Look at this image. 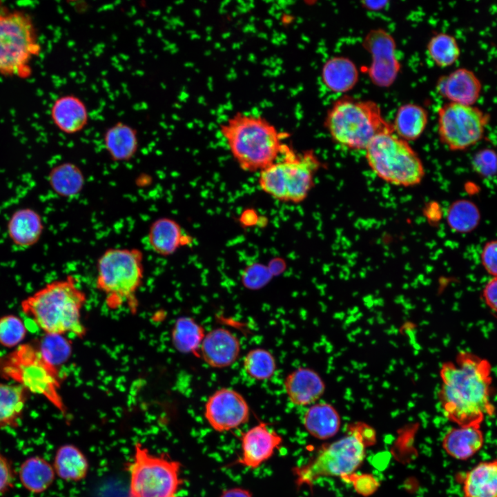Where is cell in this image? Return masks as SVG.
<instances>
[{
    "mask_svg": "<svg viewBox=\"0 0 497 497\" xmlns=\"http://www.w3.org/2000/svg\"><path fill=\"white\" fill-rule=\"evenodd\" d=\"M220 130L233 157L244 171L262 170L289 148L284 142V133L255 114L237 112L222 122Z\"/></svg>",
    "mask_w": 497,
    "mask_h": 497,
    "instance_id": "3",
    "label": "cell"
},
{
    "mask_svg": "<svg viewBox=\"0 0 497 497\" xmlns=\"http://www.w3.org/2000/svg\"><path fill=\"white\" fill-rule=\"evenodd\" d=\"M491 365L485 358L467 351L440 370L438 399L446 418L460 427H478L494 413L491 402Z\"/></svg>",
    "mask_w": 497,
    "mask_h": 497,
    "instance_id": "1",
    "label": "cell"
},
{
    "mask_svg": "<svg viewBox=\"0 0 497 497\" xmlns=\"http://www.w3.org/2000/svg\"><path fill=\"white\" fill-rule=\"evenodd\" d=\"M322 79L330 90L345 92L351 90L358 81V70L355 64L345 57H333L322 68Z\"/></svg>",
    "mask_w": 497,
    "mask_h": 497,
    "instance_id": "26",
    "label": "cell"
},
{
    "mask_svg": "<svg viewBox=\"0 0 497 497\" xmlns=\"http://www.w3.org/2000/svg\"><path fill=\"white\" fill-rule=\"evenodd\" d=\"M147 239L153 252L166 257L173 255L179 248L186 244L189 237L175 220L161 217L150 224Z\"/></svg>",
    "mask_w": 497,
    "mask_h": 497,
    "instance_id": "21",
    "label": "cell"
},
{
    "mask_svg": "<svg viewBox=\"0 0 497 497\" xmlns=\"http://www.w3.org/2000/svg\"><path fill=\"white\" fill-rule=\"evenodd\" d=\"M28 330L23 320L14 314L0 317V344L14 349L21 344Z\"/></svg>",
    "mask_w": 497,
    "mask_h": 497,
    "instance_id": "36",
    "label": "cell"
},
{
    "mask_svg": "<svg viewBox=\"0 0 497 497\" xmlns=\"http://www.w3.org/2000/svg\"><path fill=\"white\" fill-rule=\"evenodd\" d=\"M325 126L335 143L357 150H365L377 135L393 132L379 105L350 97H342L332 105L326 116Z\"/></svg>",
    "mask_w": 497,
    "mask_h": 497,
    "instance_id": "7",
    "label": "cell"
},
{
    "mask_svg": "<svg viewBox=\"0 0 497 497\" xmlns=\"http://www.w3.org/2000/svg\"><path fill=\"white\" fill-rule=\"evenodd\" d=\"M48 182L56 194L64 197H71L82 190L84 177L77 165L64 162L51 169L48 175Z\"/></svg>",
    "mask_w": 497,
    "mask_h": 497,
    "instance_id": "32",
    "label": "cell"
},
{
    "mask_svg": "<svg viewBox=\"0 0 497 497\" xmlns=\"http://www.w3.org/2000/svg\"><path fill=\"white\" fill-rule=\"evenodd\" d=\"M172 497H179V496H176V495H175V496H172Z\"/></svg>",
    "mask_w": 497,
    "mask_h": 497,
    "instance_id": "45",
    "label": "cell"
},
{
    "mask_svg": "<svg viewBox=\"0 0 497 497\" xmlns=\"http://www.w3.org/2000/svg\"><path fill=\"white\" fill-rule=\"evenodd\" d=\"M363 46L371 55L372 61L367 70L370 79L378 86L389 87L400 68L393 38L382 29L372 30L366 35Z\"/></svg>",
    "mask_w": 497,
    "mask_h": 497,
    "instance_id": "14",
    "label": "cell"
},
{
    "mask_svg": "<svg viewBox=\"0 0 497 497\" xmlns=\"http://www.w3.org/2000/svg\"><path fill=\"white\" fill-rule=\"evenodd\" d=\"M206 335L205 329L193 318H177L171 329V343L179 353L199 358V349Z\"/></svg>",
    "mask_w": 497,
    "mask_h": 497,
    "instance_id": "31",
    "label": "cell"
},
{
    "mask_svg": "<svg viewBox=\"0 0 497 497\" xmlns=\"http://www.w3.org/2000/svg\"><path fill=\"white\" fill-rule=\"evenodd\" d=\"M64 336L46 335L38 346L46 358L55 366L65 361L70 353V342Z\"/></svg>",
    "mask_w": 497,
    "mask_h": 497,
    "instance_id": "37",
    "label": "cell"
},
{
    "mask_svg": "<svg viewBox=\"0 0 497 497\" xmlns=\"http://www.w3.org/2000/svg\"><path fill=\"white\" fill-rule=\"evenodd\" d=\"M103 144L110 159L115 162L131 159L139 149L137 129L130 124L119 121L108 127L103 135Z\"/></svg>",
    "mask_w": 497,
    "mask_h": 497,
    "instance_id": "22",
    "label": "cell"
},
{
    "mask_svg": "<svg viewBox=\"0 0 497 497\" xmlns=\"http://www.w3.org/2000/svg\"><path fill=\"white\" fill-rule=\"evenodd\" d=\"M41 48L30 17L19 10L0 12V74L27 78Z\"/></svg>",
    "mask_w": 497,
    "mask_h": 497,
    "instance_id": "10",
    "label": "cell"
},
{
    "mask_svg": "<svg viewBox=\"0 0 497 497\" xmlns=\"http://www.w3.org/2000/svg\"><path fill=\"white\" fill-rule=\"evenodd\" d=\"M344 480L351 483L355 491L363 496L373 494L380 485L374 476L367 474L353 473Z\"/></svg>",
    "mask_w": 497,
    "mask_h": 497,
    "instance_id": "39",
    "label": "cell"
},
{
    "mask_svg": "<svg viewBox=\"0 0 497 497\" xmlns=\"http://www.w3.org/2000/svg\"><path fill=\"white\" fill-rule=\"evenodd\" d=\"M365 152L368 166L386 183L411 187L420 184L425 177V167L417 153L393 131L377 135Z\"/></svg>",
    "mask_w": 497,
    "mask_h": 497,
    "instance_id": "8",
    "label": "cell"
},
{
    "mask_svg": "<svg viewBox=\"0 0 497 497\" xmlns=\"http://www.w3.org/2000/svg\"><path fill=\"white\" fill-rule=\"evenodd\" d=\"M436 90L449 102L474 106L481 95L483 85L472 70L459 68L441 76L436 82Z\"/></svg>",
    "mask_w": 497,
    "mask_h": 497,
    "instance_id": "16",
    "label": "cell"
},
{
    "mask_svg": "<svg viewBox=\"0 0 497 497\" xmlns=\"http://www.w3.org/2000/svg\"><path fill=\"white\" fill-rule=\"evenodd\" d=\"M282 442L281 435L260 422L242 433V454L235 464L256 469L273 456Z\"/></svg>",
    "mask_w": 497,
    "mask_h": 497,
    "instance_id": "15",
    "label": "cell"
},
{
    "mask_svg": "<svg viewBox=\"0 0 497 497\" xmlns=\"http://www.w3.org/2000/svg\"><path fill=\"white\" fill-rule=\"evenodd\" d=\"M483 296L487 305L497 312V276L487 282L483 289Z\"/></svg>",
    "mask_w": 497,
    "mask_h": 497,
    "instance_id": "42",
    "label": "cell"
},
{
    "mask_svg": "<svg viewBox=\"0 0 497 497\" xmlns=\"http://www.w3.org/2000/svg\"><path fill=\"white\" fill-rule=\"evenodd\" d=\"M471 164L480 175L493 176L497 173V153L491 148H483L474 154Z\"/></svg>",
    "mask_w": 497,
    "mask_h": 497,
    "instance_id": "38",
    "label": "cell"
},
{
    "mask_svg": "<svg viewBox=\"0 0 497 497\" xmlns=\"http://www.w3.org/2000/svg\"><path fill=\"white\" fill-rule=\"evenodd\" d=\"M53 468L56 475L68 482H79L88 474L89 464L84 454L76 446L66 444L55 453Z\"/></svg>",
    "mask_w": 497,
    "mask_h": 497,
    "instance_id": "27",
    "label": "cell"
},
{
    "mask_svg": "<svg viewBox=\"0 0 497 497\" xmlns=\"http://www.w3.org/2000/svg\"><path fill=\"white\" fill-rule=\"evenodd\" d=\"M44 224L40 214L30 208L16 210L7 223V232L11 242L17 247L28 248L38 242Z\"/></svg>",
    "mask_w": 497,
    "mask_h": 497,
    "instance_id": "20",
    "label": "cell"
},
{
    "mask_svg": "<svg viewBox=\"0 0 497 497\" xmlns=\"http://www.w3.org/2000/svg\"><path fill=\"white\" fill-rule=\"evenodd\" d=\"M243 367L246 373L251 378L264 381L270 379L276 371V362L273 355L268 350L255 348L244 356Z\"/></svg>",
    "mask_w": 497,
    "mask_h": 497,
    "instance_id": "35",
    "label": "cell"
},
{
    "mask_svg": "<svg viewBox=\"0 0 497 497\" xmlns=\"http://www.w3.org/2000/svg\"><path fill=\"white\" fill-rule=\"evenodd\" d=\"M129 465L127 497H172L183 483L181 463L166 455L152 454L137 442Z\"/></svg>",
    "mask_w": 497,
    "mask_h": 497,
    "instance_id": "11",
    "label": "cell"
},
{
    "mask_svg": "<svg viewBox=\"0 0 497 497\" xmlns=\"http://www.w3.org/2000/svg\"><path fill=\"white\" fill-rule=\"evenodd\" d=\"M284 389L289 400L296 406L311 405L325 391V384L314 370L300 367L289 373L284 380Z\"/></svg>",
    "mask_w": 497,
    "mask_h": 497,
    "instance_id": "19",
    "label": "cell"
},
{
    "mask_svg": "<svg viewBox=\"0 0 497 497\" xmlns=\"http://www.w3.org/2000/svg\"><path fill=\"white\" fill-rule=\"evenodd\" d=\"M427 49L431 59L440 68L454 64L460 55V48L456 39L446 32H438L432 36Z\"/></svg>",
    "mask_w": 497,
    "mask_h": 497,
    "instance_id": "34",
    "label": "cell"
},
{
    "mask_svg": "<svg viewBox=\"0 0 497 497\" xmlns=\"http://www.w3.org/2000/svg\"><path fill=\"white\" fill-rule=\"evenodd\" d=\"M240 342L235 334L224 328L206 333L199 349V358L210 367L225 368L232 365L240 353Z\"/></svg>",
    "mask_w": 497,
    "mask_h": 497,
    "instance_id": "17",
    "label": "cell"
},
{
    "mask_svg": "<svg viewBox=\"0 0 497 497\" xmlns=\"http://www.w3.org/2000/svg\"><path fill=\"white\" fill-rule=\"evenodd\" d=\"M428 123L427 111L421 106L406 104L400 106L392 124L394 133L408 142L418 139Z\"/></svg>",
    "mask_w": 497,
    "mask_h": 497,
    "instance_id": "30",
    "label": "cell"
},
{
    "mask_svg": "<svg viewBox=\"0 0 497 497\" xmlns=\"http://www.w3.org/2000/svg\"><path fill=\"white\" fill-rule=\"evenodd\" d=\"M14 473L10 460L0 453V495L12 487Z\"/></svg>",
    "mask_w": 497,
    "mask_h": 497,
    "instance_id": "41",
    "label": "cell"
},
{
    "mask_svg": "<svg viewBox=\"0 0 497 497\" xmlns=\"http://www.w3.org/2000/svg\"><path fill=\"white\" fill-rule=\"evenodd\" d=\"M463 497H497V459L480 462L464 477Z\"/></svg>",
    "mask_w": 497,
    "mask_h": 497,
    "instance_id": "25",
    "label": "cell"
},
{
    "mask_svg": "<svg viewBox=\"0 0 497 497\" xmlns=\"http://www.w3.org/2000/svg\"><path fill=\"white\" fill-rule=\"evenodd\" d=\"M362 6L370 10H379L384 8L388 3L386 1H362Z\"/></svg>",
    "mask_w": 497,
    "mask_h": 497,
    "instance_id": "44",
    "label": "cell"
},
{
    "mask_svg": "<svg viewBox=\"0 0 497 497\" xmlns=\"http://www.w3.org/2000/svg\"><path fill=\"white\" fill-rule=\"evenodd\" d=\"M220 497H253L248 489L242 487H233L224 490Z\"/></svg>",
    "mask_w": 497,
    "mask_h": 497,
    "instance_id": "43",
    "label": "cell"
},
{
    "mask_svg": "<svg viewBox=\"0 0 497 497\" xmlns=\"http://www.w3.org/2000/svg\"><path fill=\"white\" fill-rule=\"evenodd\" d=\"M303 425L313 437L326 440L334 436L341 425L340 416L335 408L327 402H315L307 409L303 416Z\"/></svg>",
    "mask_w": 497,
    "mask_h": 497,
    "instance_id": "24",
    "label": "cell"
},
{
    "mask_svg": "<svg viewBox=\"0 0 497 497\" xmlns=\"http://www.w3.org/2000/svg\"><path fill=\"white\" fill-rule=\"evenodd\" d=\"M95 284L104 295L106 306L117 310L126 306L137 311V293L144 277V255L136 248H109L97 262Z\"/></svg>",
    "mask_w": 497,
    "mask_h": 497,
    "instance_id": "5",
    "label": "cell"
},
{
    "mask_svg": "<svg viewBox=\"0 0 497 497\" xmlns=\"http://www.w3.org/2000/svg\"><path fill=\"white\" fill-rule=\"evenodd\" d=\"M480 212L478 206L467 199H460L451 203L446 213L449 227L458 233L473 231L480 222Z\"/></svg>",
    "mask_w": 497,
    "mask_h": 497,
    "instance_id": "33",
    "label": "cell"
},
{
    "mask_svg": "<svg viewBox=\"0 0 497 497\" xmlns=\"http://www.w3.org/2000/svg\"><path fill=\"white\" fill-rule=\"evenodd\" d=\"M490 119L475 106L446 103L438 110L439 139L450 150H465L483 138Z\"/></svg>",
    "mask_w": 497,
    "mask_h": 497,
    "instance_id": "12",
    "label": "cell"
},
{
    "mask_svg": "<svg viewBox=\"0 0 497 497\" xmlns=\"http://www.w3.org/2000/svg\"><path fill=\"white\" fill-rule=\"evenodd\" d=\"M87 301L72 275L52 281L21 302V311L46 335L70 334L82 338L86 328L81 310Z\"/></svg>",
    "mask_w": 497,
    "mask_h": 497,
    "instance_id": "2",
    "label": "cell"
},
{
    "mask_svg": "<svg viewBox=\"0 0 497 497\" xmlns=\"http://www.w3.org/2000/svg\"><path fill=\"white\" fill-rule=\"evenodd\" d=\"M53 466L40 456H32L21 465L19 477L25 489L33 494L47 490L55 478Z\"/></svg>",
    "mask_w": 497,
    "mask_h": 497,
    "instance_id": "29",
    "label": "cell"
},
{
    "mask_svg": "<svg viewBox=\"0 0 497 497\" xmlns=\"http://www.w3.org/2000/svg\"><path fill=\"white\" fill-rule=\"evenodd\" d=\"M484 435L478 427H460L452 428L444 436L442 446L451 457L466 460L474 456L483 447Z\"/></svg>",
    "mask_w": 497,
    "mask_h": 497,
    "instance_id": "23",
    "label": "cell"
},
{
    "mask_svg": "<svg viewBox=\"0 0 497 497\" xmlns=\"http://www.w3.org/2000/svg\"><path fill=\"white\" fill-rule=\"evenodd\" d=\"M50 117L56 128L66 135L82 131L88 124L89 110L86 103L75 94H65L53 101Z\"/></svg>",
    "mask_w": 497,
    "mask_h": 497,
    "instance_id": "18",
    "label": "cell"
},
{
    "mask_svg": "<svg viewBox=\"0 0 497 497\" xmlns=\"http://www.w3.org/2000/svg\"><path fill=\"white\" fill-rule=\"evenodd\" d=\"M280 158L260 171V187L276 200L300 203L313 186L320 162L313 151L296 154L289 147Z\"/></svg>",
    "mask_w": 497,
    "mask_h": 497,
    "instance_id": "9",
    "label": "cell"
},
{
    "mask_svg": "<svg viewBox=\"0 0 497 497\" xmlns=\"http://www.w3.org/2000/svg\"><path fill=\"white\" fill-rule=\"evenodd\" d=\"M480 261L485 270L493 277L497 276V240L487 242L481 251Z\"/></svg>",
    "mask_w": 497,
    "mask_h": 497,
    "instance_id": "40",
    "label": "cell"
},
{
    "mask_svg": "<svg viewBox=\"0 0 497 497\" xmlns=\"http://www.w3.org/2000/svg\"><path fill=\"white\" fill-rule=\"evenodd\" d=\"M347 433L325 445L306 464L293 468L295 485L311 487L322 477H340L343 480L355 473L361 465L367 446L376 442L375 430L369 425L354 422L347 426Z\"/></svg>",
    "mask_w": 497,
    "mask_h": 497,
    "instance_id": "4",
    "label": "cell"
},
{
    "mask_svg": "<svg viewBox=\"0 0 497 497\" xmlns=\"http://www.w3.org/2000/svg\"><path fill=\"white\" fill-rule=\"evenodd\" d=\"M28 393L17 384L0 382V429L19 425Z\"/></svg>",
    "mask_w": 497,
    "mask_h": 497,
    "instance_id": "28",
    "label": "cell"
},
{
    "mask_svg": "<svg viewBox=\"0 0 497 497\" xmlns=\"http://www.w3.org/2000/svg\"><path fill=\"white\" fill-rule=\"evenodd\" d=\"M0 377L43 396L67 417L68 409L60 394L61 376L57 367L46 358L37 345L21 344L0 355Z\"/></svg>",
    "mask_w": 497,
    "mask_h": 497,
    "instance_id": "6",
    "label": "cell"
},
{
    "mask_svg": "<svg viewBox=\"0 0 497 497\" xmlns=\"http://www.w3.org/2000/svg\"><path fill=\"white\" fill-rule=\"evenodd\" d=\"M204 417L215 431L225 432L246 423L250 417V408L244 397L238 391L221 388L207 399Z\"/></svg>",
    "mask_w": 497,
    "mask_h": 497,
    "instance_id": "13",
    "label": "cell"
}]
</instances>
